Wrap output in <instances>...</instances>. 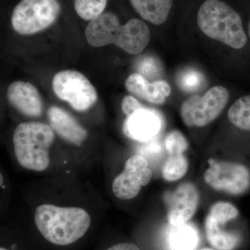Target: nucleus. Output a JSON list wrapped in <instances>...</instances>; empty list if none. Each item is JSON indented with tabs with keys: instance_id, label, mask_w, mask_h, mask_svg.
<instances>
[{
	"instance_id": "nucleus-2",
	"label": "nucleus",
	"mask_w": 250,
	"mask_h": 250,
	"mask_svg": "<svg viewBox=\"0 0 250 250\" xmlns=\"http://www.w3.org/2000/svg\"><path fill=\"white\" fill-rule=\"evenodd\" d=\"M35 223L41 235L49 243L66 246L80 240L90 226L86 210L77 207L42 205L36 208Z\"/></svg>"
},
{
	"instance_id": "nucleus-17",
	"label": "nucleus",
	"mask_w": 250,
	"mask_h": 250,
	"mask_svg": "<svg viewBox=\"0 0 250 250\" xmlns=\"http://www.w3.org/2000/svg\"><path fill=\"white\" fill-rule=\"evenodd\" d=\"M198 243L199 236L196 229L187 224L173 227L167 239L170 250H195Z\"/></svg>"
},
{
	"instance_id": "nucleus-25",
	"label": "nucleus",
	"mask_w": 250,
	"mask_h": 250,
	"mask_svg": "<svg viewBox=\"0 0 250 250\" xmlns=\"http://www.w3.org/2000/svg\"><path fill=\"white\" fill-rule=\"evenodd\" d=\"M106 250H140L139 247L133 243H122L115 245Z\"/></svg>"
},
{
	"instance_id": "nucleus-1",
	"label": "nucleus",
	"mask_w": 250,
	"mask_h": 250,
	"mask_svg": "<svg viewBox=\"0 0 250 250\" xmlns=\"http://www.w3.org/2000/svg\"><path fill=\"white\" fill-rule=\"evenodd\" d=\"M87 42L94 47L115 45L129 54H138L149 44L150 31L141 20L121 24L116 15L103 13L90 21L85 29Z\"/></svg>"
},
{
	"instance_id": "nucleus-5",
	"label": "nucleus",
	"mask_w": 250,
	"mask_h": 250,
	"mask_svg": "<svg viewBox=\"0 0 250 250\" xmlns=\"http://www.w3.org/2000/svg\"><path fill=\"white\" fill-rule=\"evenodd\" d=\"M60 12L58 0H21L13 11L11 24L18 34L32 35L50 27Z\"/></svg>"
},
{
	"instance_id": "nucleus-10",
	"label": "nucleus",
	"mask_w": 250,
	"mask_h": 250,
	"mask_svg": "<svg viewBox=\"0 0 250 250\" xmlns=\"http://www.w3.org/2000/svg\"><path fill=\"white\" fill-rule=\"evenodd\" d=\"M152 177L147 159L141 155L131 156L126 161L123 172L113 181V193L121 200L134 198L139 195L141 187L149 183Z\"/></svg>"
},
{
	"instance_id": "nucleus-21",
	"label": "nucleus",
	"mask_w": 250,
	"mask_h": 250,
	"mask_svg": "<svg viewBox=\"0 0 250 250\" xmlns=\"http://www.w3.org/2000/svg\"><path fill=\"white\" fill-rule=\"evenodd\" d=\"M205 83V77L201 72L188 68L181 72L178 77V84L181 89L192 93L197 91Z\"/></svg>"
},
{
	"instance_id": "nucleus-23",
	"label": "nucleus",
	"mask_w": 250,
	"mask_h": 250,
	"mask_svg": "<svg viewBox=\"0 0 250 250\" xmlns=\"http://www.w3.org/2000/svg\"><path fill=\"white\" fill-rule=\"evenodd\" d=\"M138 69L142 75L147 77L156 76L161 70L159 62L152 57H147L141 60Z\"/></svg>"
},
{
	"instance_id": "nucleus-13",
	"label": "nucleus",
	"mask_w": 250,
	"mask_h": 250,
	"mask_svg": "<svg viewBox=\"0 0 250 250\" xmlns=\"http://www.w3.org/2000/svg\"><path fill=\"white\" fill-rule=\"evenodd\" d=\"M7 98L13 106L25 116L37 117L42 113L43 106L40 93L30 83L13 82L8 88Z\"/></svg>"
},
{
	"instance_id": "nucleus-16",
	"label": "nucleus",
	"mask_w": 250,
	"mask_h": 250,
	"mask_svg": "<svg viewBox=\"0 0 250 250\" xmlns=\"http://www.w3.org/2000/svg\"><path fill=\"white\" fill-rule=\"evenodd\" d=\"M139 16L148 22L159 25L170 14L172 0H129Z\"/></svg>"
},
{
	"instance_id": "nucleus-27",
	"label": "nucleus",
	"mask_w": 250,
	"mask_h": 250,
	"mask_svg": "<svg viewBox=\"0 0 250 250\" xmlns=\"http://www.w3.org/2000/svg\"><path fill=\"white\" fill-rule=\"evenodd\" d=\"M2 175H1V185H2Z\"/></svg>"
},
{
	"instance_id": "nucleus-12",
	"label": "nucleus",
	"mask_w": 250,
	"mask_h": 250,
	"mask_svg": "<svg viewBox=\"0 0 250 250\" xmlns=\"http://www.w3.org/2000/svg\"><path fill=\"white\" fill-rule=\"evenodd\" d=\"M162 126V118L157 111L143 107L126 117L123 131L129 139L147 142L160 132Z\"/></svg>"
},
{
	"instance_id": "nucleus-11",
	"label": "nucleus",
	"mask_w": 250,
	"mask_h": 250,
	"mask_svg": "<svg viewBox=\"0 0 250 250\" xmlns=\"http://www.w3.org/2000/svg\"><path fill=\"white\" fill-rule=\"evenodd\" d=\"M198 203L196 187L189 182L181 184L170 195L169 223L173 227L185 225L195 214Z\"/></svg>"
},
{
	"instance_id": "nucleus-19",
	"label": "nucleus",
	"mask_w": 250,
	"mask_h": 250,
	"mask_svg": "<svg viewBox=\"0 0 250 250\" xmlns=\"http://www.w3.org/2000/svg\"><path fill=\"white\" fill-rule=\"evenodd\" d=\"M188 168V163L183 154L169 155L163 166L162 176L167 182H174L182 178Z\"/></svg>"
},
{
	"instance_id": "nucleus-6",
	"label": "nucleus",
	"mask_w": 250,
	"mask_h": 250,
	"mask_svg": "<svg viewBox=\"0 0 250 250\" xmlns=\"http://www.w3.org/2000/svg\"><path fill=\"white\" fill-rule=\"evenodd\" d=\"M229 99L228 90L220 85L210 88L203 96L192 95L181 106L182 121L190 127H202L210 124L223 111Z\"/></svg>"
},
{
	"instance_id": "nucleus-22",
	"label": "nucleus",
	"mask_w": 250,
	"mask_h": 250,
	"mask_svg": "<svg viewBox=\"0 0 250 250\" xmlns=\"http://www.w3.org/2000/svg\"><path fill=\"white\" fill-rule=\"evenodd\" d=\"M166 150L169 155L182 154L187 150L188 143L182 133L172 131L166 136L165 139Z\"/></svg>"
},
{
	"instance_id": "nucleus-26",
	"label": "nucleus",
	"mask_w": 250,
	"mask_h": 250,
	"mask_svg": "<svg viewBox=\"0 0 250 250\" xmlns=\"http://www.w3.org/2000/svg\"><path fill=\"white\" fill-rule=\"evenodd\" d=\"M248 35H249V37L250 39V21L249 23V27H248Z\"/></svg>"
},
{
	"instance_id": "nucleus-28",
	"label": "nucleus",
	"mask_w": 250,
	"mask_h": 250,
	"mask_svg": "<svg viewBox=\"0 0 250 250\" xmlns=\"http://www.w3.org/2000/svg\"><path fill=\"white\" fill-rule=\"evenodd\" d=\"M201 250H214L209 249V248H205V249H202Z\"/></svg>"
},
{
	"instance_id": "nucleus-9",
	"label": "nucleus",
	"mask_w": 250,
	"mask_h": 250,
	"mask_svg": "<svg viewBox=\"0 0 250 250\" xmlns=\"http://www.w3.org/2000/svg\"><path fill=\"white\" fill-rule=\"evenodd\" d=\"M238 215V208L229 202H216L210 207L205 219V231L208 243L215 249L233 250L239 245L241 240L239 233L228 230L226 226Z\"/></svg>"
},
{
	"instance_id": "nucleus-8",
	"label": "nucleus",
	"mask_w": 250,
	"mask_h": 250,
	"mask_svg": "<svg viewBox=\"0 0 250 250\" xmlns=\"http://www.w3.org/2000/svg\"><path fill=\"white\" fill-rule=\"evenodd\" d=\"M52 88L58 98L78 111H86L98 100L93 85L83 74L75 70H62L56 74Z\"/></svg>"
},
{
	"instance_id": "nucleus-4",
	"label": "nucleus",
	"mask_w": 250,
	"mask_h": 250,
	"mask_svg": "<svg viewBox=\"0 0 250 250\" xmlns=\"http://www.w3.org/2000/svg\"><path fill=\"white\" fill-rule=\"evenodd\" d=\"M54 140L53 130L45 123H21L15 130L13 138L18 163L27 170H45L49 167V148Z\"/></svg>"
},
{
	"instance_id": "nucleus-18",
	"label": "nucleus",
	"mask_w": 250,
	"mask_h": 250,
	"mask_svg": "<svg viewBox=\"0 0 250 250\" xmlns=\"http://www.w3.org/2000/svg\"><path fill=\"white\" fill-rule=\"evenodd\" d=\"M228 116L233 126L250 133V95L238 99L229 109Z\"/></svg>"
},
{
	"instance_id": "nucleus-14",
	"label": "nucleus",
	"mask_w": 250,
	"mask_h": 250,
	"mask_svg": "<svg viewBox=\"0 0 250 250\" xmlns=\"http://www.w3.org/2000/svg\"><path fill=\"white\" fill-rule=\"evenodd\" d=\"M125 87L130 93L156 104L165 103L171 93L170 85L166 81L149 83L143 75L138 73L132 74L126 79Z\"/></svg>"
},
{
	"instance_id": "nucleus-29",
	"label": "nucleus",
	"mask_w": 250,
	"mask_h": 250,
	"mask_svg": "<svg viewBox=\"0 0 250 250\" xmlns=\"http://www.w3.org/2000/svg\"><path fill=\"white\" fill-rule=\"evenodd\" d=\"M0 250H8L5 249V248H1V249H0Z\"/></svg>"
},
{
	"instance_id": "nucleus-3",
	"label": "nucleus",
	"mask_w": 250,
	"mask_h": 250,
	"mask_svg": "<svg viewBox=\"0 0 250 250\" xmlns=\"http://www.w3.org/2000/svg\"><path fill=\"white\" fill-rule=\"evenodd\" d=\"M197 24L206 36L233 49L243 48L248 42L241 16L220 0H206L197 13Z\"/></svg>"
},
{
	"instance_id": "nucleus-15",
	"label": "nucleus",
	"mask_w": 250,
	"mask_h": 250,
	"mask_svg": "<svg viewBox=\"0 0 250 250\" xmlns=\"http://www.w3.org/2000/svg\"><path fill=\"white\" fill-rule=\"evenodd\" d=\"M48 116L52 129L67 142L81 146L86 139V130L62 108L52 106L49 109Z\"/></svg>"
},
{
	"instance_id": "nucleus-20",
	"label": "nucleus",
	"mask_w": 250,
	"mask_h": 250,
	"mask_svg": "<svg viewBox=\"0 0 250 250\" xmlns=\"http://www.w3.org/2000/svg\"><path fill=\"white\" fill-rule=\"evenodd\" d=\"M107 0H75L77 15L84 21H92L104 11Z\"/></svg>"
},
{
	"instance_id": "nucleus-7",
	"label": "nucleus",
	"mask_w": 250,
	"mask_h": 250,
	"mask_svg": "<svg viewBox=\"0 0 250 250\" xmlns=\"http://www.w3.org/2000/svg\"><path fill=\"white\" fill-rule=\"evenodd\" d=\"M208 168L204 174L206 183L212 188L241 195L250 189V169L241 163L208 160Z\"/></svg>"
},
{
	"instance_id": "nucleus-24",
	"label": "nucleus",
	"mask_w": 250,
	"mask_h": 250,
	"mask_svg": "<svg viewBox=\"0 0 250 250\" xmlns=\"http://www.w3.org/2000/svg\"><path fill=\"white\" fill-rule=\"evenodd\" d=\"M143 106L139 102L131 95H127L122 102V109L126 117L131 116L135 112L139 111Z\"/></svg>"
}]
</instances>
